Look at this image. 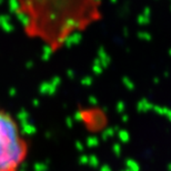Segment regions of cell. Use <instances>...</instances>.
<instances>
[{
	"label": "cell",
	"instance_id": "obj_1",
	"mask_svg": "<svg viewBox=\"0 0 171 171\" xmlns=\"http://www.w3.org/2000/svg\"><path fill=\"white\" fill-rule=\"evenodd\" d=\"M27 38L56 53L102 19L103 0H15Z\"/></svg>",
	"mask_w": 171,
	"mask_h": 171
},
{
	"label": "cell",
	"instance_id": "obj_2",
	"mask_svg": "<svg viewBox=\"0 0 171 171\" xmlns=\"http://www.w3.org/2000/svg\"><path fill=\"white\" fill-rule=\"evenodd\" d=\"M29 153V140L19 121L0 107V171H21Z\"/></svg>",
	"mask_w": 171,
	"mask_h": 171
},
{
	"label": "cell",
	"instance_id": "obj_3",
	"mask_svg": "<svg viewBox=\"0 0 171 171\" xmlns=\"http://www.w3.org/2000/svg\"><path fill=\"white\" fill-rule=\"evenodd\" d=\"M79 120L89 132H101L108 126V118L102 109L98 107H83L79 111Z\"/></svg>",
	"mask_w": 171,
	"mask_h": 171
}]
</instances>
